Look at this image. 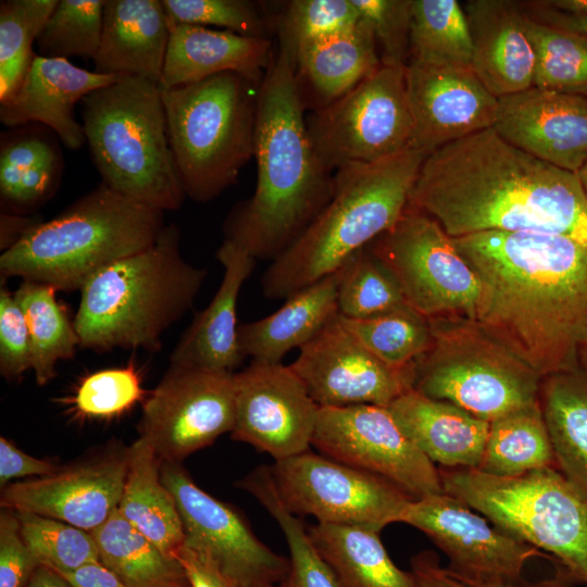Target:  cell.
Returning <instances> with one entry per match:
<instances>
[{"instance_id":"obj_38","label":"cell","mask_w":587,"mask_h":587,"mask_svg":"<svg viewBox=\"0 0 587 587\" xmlns=\"http://www.w3.org/2000/svg\"><path fill=\"white\" fill-rule=\"evenodd\" d=\"M524 28L535 55L533 87L587 98V39L525 12Z\"/></svg>"},{"instance_id":"obj_27","label":"cell","mask_w":587,"mask_h":587,"mask_svg":"<svg viewBox=\"0 0 587 587\" xmlns=\"http://www.w3.org/2000/svg\"><path fill=\"white\" fill-rule=\"evenodd\" d=\"M170 39L160 0H105L95 72L134 76L159 85Z\"/></svg>"},{"instance_id":"obj_35","label":"cell","mask_w":587,"mask_h":587,"mask_svg":"<svg viewBox=\"0 0 587 587\" xmlns=\"http://www.w3.org/2000/svg\"><path fill=\"white\" fill-rule=\"evenodd\" d=\"M545 467L555 461L539 401L490 423L478 471L511 477Z\"/></svg>"},{"instance_id":"obj_26","label":"cell","mask_w":587,"mask_h":587,"mask_svg":"<svg viewBox=\"0 0 587 587\" xmlns=\"http://www.w3.org/2000/svg\"><path fill=\"white\" fill-rule=\"evenodd\" d=\"M268 38L170 22L160 88L188 85L233 72L260 85L273 60Z\"/></svg>"},{"instance_id":"obj_34","label":"cell","mask_w":587,"mask_h":587,"mask_svg":"<svg viewBox=\"0 0 587 587\" xmlns=\"http://www.w3.org/2000/svg\"><path fill=\"white\" fill-rule=\"evenodd\" d=\"M90 533L100 561L126 587H189L178 560L166 555L117 510Z\"/></svg>"},{"instance_id":"obj_14","label":"cell","mask_w":587,"mask_h":587,"mask_svg":"<svg viewBox=\"0 0 587 587\" xmlns=\"http://www.w3.org/2000/svg\"><path fill=\"white\" fill-rule=\"evenodd\" d=\"M311 446L335 461L387 479L413 499L445 492L439 469L386 407L320 408Z\"/></svg>"},{"instance_id":"obj_61","label":"cell","mask_w":587,"mask_h":587,"mask_svg":"<svg viewBox=\"0 0 587 587\" xmlns=\"http://www.w3.org/2000/svg\"><path fill=\"white\" fill-rule=\"evenodd\" d=\"M577 175L579 177V180L582 183V186L587 195V162L583 165V167L577 172Z\"/></svg>"},{"instance_id":"obj_1","label":"cell","mask_w":587,"mask_h":587,"mask_svg":"<svg viewBox=\"0 0 587 587\" xmlns=\"http://www.w3.org/2000/svg\"><path fill=\"white\" fill-rule=\"evenodd\" d=\"M453 240L480 283L475 320L542 378L577 367L587 337V242L501 230Z\"/></svg>"},{"instance_id":"obj_53","label":"cell","mask_w":587,"mask_h":587,"mask_svg":"<svg viewBox=\"0 0 587 587\" xmlns=\"http://www.w3.org/2000/svg\"><path fill=\"white\" fill-rule=\"evenodd\" d=\"M410 564L417 587H471L448 567L441 566L439 558L432 550L414 554Z\"/></svg>"},{"instance_id":"obj_47","label":"cell","mask_w":587,"mask_h":587,"mask_svg":"<svg viewBox=\"0 0 587 587\" xmlns=\"http://www.w3.org/2000/svg\"><path fill=\"white\" fill-rule=\"evenodd\" d=\"M171 23L213 25L225 30L267 38L271 20L262 4L248 0H161Z\"/></svg>"},{"instance_id":"obj_45","label":"cell","mask_w":587,"mask_h":587,"mask_svg":"<svg viewBox=\"0 0 587 587\" xmlns=\"http://www.w3.org/2000/svg\"><path fill=\"white\" fill-rule=\"evenodd\" d=\"M16 514L22 537L39 565L64 573L100 561L90 532L30 512Z\"/></svg>"},{"instance_id":"obj_46","label":"cell","mask_w":587,"mask_h":587,"mask_svg":"<svg viewBox=\"0 0 587 587\" xmlns=\"http://www.w3.org/2000/svg\"><path fill=\"white\" fill-rule=\"evenodd\" d=\"M145 398L136 365L100 370L80 379L67 399L79 419H112L124 414Z\"/></svg>"},{"instance_id":"obj_20","label":"cell","mask_w":587,"mask_h":587,"mask_svg":"<svg viewBox=\"0 0 587 587\" xmlns=\"http://www.w3.org/2000/svg\"><path fill=\"white\" fill-rule=\"evenodd\" d=\"M127 452L128 447H118L52 475L9 484L2 488L1 507L92 532L117 510L127 473Z\"/></svg>"},{"instance_id":"obj_21","label":"cell","mask_w":587,"mask_h":587,"mask_svg":"<svg viewBox=\"0 0 587 587\" xmlns=\"http://www.w3.org/2000/svg\"><path fill=\"white\" fill-rule=\"evenodd\" d=\"M405 86L415 149L429 154L447 143L494 127L499 100L472 66L409 61Z\"/></svg>"},{"instance_id":"obj_16","label":"cell","mask_w":587,"mask_h":587,"mask_svg":"<svg viewBox=\"0 0 587 587\" xmlns=\"http://www.w3.org/2000/svg\"><path fill=\"white\" fill-rule=\"evenodd\" d=\"M161 479L175 498L185 541L202 551L232 587H265L286 580L290 560L264 545L229 504L202 490L180 463H161Z\"/></svg>"},{"instance_id":"obj_40","label":"cell","mask_w":587,"mask_h":587,"mask_svg":"<svg viewBox=\"0 0 587 587\" xmlns=\"http://www.w3.org/2000/svg\"><path fill=\"white\" fill-rule=\"evenodd\" d=\"M339 317L364 347L394 367L414 365L432 344L429 321L407 303L367 319Z\"/></svg>"},{"instance_id":"obj_56","label":"cell","mask_w":587,"mask_h":587,"mask_svg":"<svg viewBox=\"0 0 587 587\" xmlns=\"http://www.w3.org/2000/svg\"><path fill=\"white\" fill-rule=\"evenodd\" d=\"M0 222V243L3 251L15 245L32 227L39 223L33 217L9 212L1 213Z\"/></svg>"},{"instance_id":"obj_52","label":"cell","mask_w":587,"mask_h":587,"mask_svg":"<svg viewBox=\"0 0 587 587\" xmlns=\"http://www.w3.org/2000/svg\"><path fill=\"white\" fill-rule=\"evenodd\" d=\"M189 587H232L215 564L199 549L184 541L175 553Z\"/></svg>"},{"instance_id":"obj_49","label":"cell","mask_w":587,"mask_h":587,"mask_svg":"<svg viewBox=\"0 0 587 587\" xmlns=\"http://www.w3.org/2000/svg\"><path fill=\"white\" fill-rule=\"evenodd\" d=\"M32 348L23 310L7 287L0 290V373L8 380L20 379L32 370Z\"/></svg>"},{"instance_id":"obj_12","label":"cell","mask_w":587,"mask_h":587,"mask_svg":"<svg viewBox=\"0 0 587 587\" xmlns=\"http://www.w3.org/2000/svg\"><path fill=\"white\" fill-rule=\"evenodd\" d=\"M369 247L392 272L408 305L427 320L475 319L480 283L454 240L429 215L410 207Z\"/></svg>"},{"instance_id":"obj_39","label":"cell","mask_w":587,"mask_h":587,"mask_svg":"<svg viewBox=\"0 0 587 587\" xmlns=\"http://www.w3.org/2000/svg\"><path fill=\"white\" fill-rule=\"evenodd\" d=\"M237 486L254 497L278 524L289 550L290 576L298 587H341L316 551L303 522L280 500L270 466L257 467Z\"/></svg>"},{"instance_id":"obj_37","label":"cell","mask_w":587,"mask_h":587,"mask_svg":"<svg viewBox=\"0 0 587 587\" xmlns=\"http://www.w3.org/2000/svg\"><path fill=\"white\" fill-rule=\"evenodd\" d=\"M472 53L469 23L457 0H412L409 61L471 66Z\"/></svg>"},{"instance_id":"obj_22","label":"cell","mask_w":587,"mask_h":587,"mask_svg":"<svg viewBox=\"0 0 587 587\" xmlns=\"http://www.w3.org/2000/svg\"><path fill=\"white\" fill-rule=\"evenodd\" d=\"M495 130L507 141L560 168L587 162V98L530 87L498 98Z\"/></svg>"},{"instance_id":"obj_43","label":"cell","mask_w":587,"mask_h":587,"mask_svg":"<svg viewBox=\"0 0 587 587\" xmlns=\"http://www.w3.org/2000/svg\"><path fill=\"white\" fill-rule=\"evenodd\" d=\"M270 20L278 48L295 63L304 48L351 30L361 16L351 0H292Z\"/></svg>"},{"instance_id":"obj_19","label":"cell","mask_w":587,"mask_h":587,"mask_svg":"<svg viewBox=\"0 0 587 587\" xmlns=\"http://www.w3.org/2000/svg\"><path fill=\"white\" fill-rule=\"evenodd\" d=\"M487 521L458 498L442 492L413 499L401 523L424 533L448 557L449 570L471 578L519 584L529 560L554 561Z\"/></svg>"},{"instance_id":"obj_41","label":"cell","mask_w":587,"mask_h":587,"mask_svg":"<svg viewBox=\"0 0 587 587\" xmlns=\"http://www.w3.org/2000/svg\"><path fill=\"white\" fill-rule=\"evenodd\" d=\"M337 274V305L342 317L367 319L407 303L395 275L369 246L354 252Z\"/></svg>"},{"instance_id":"obj_25","label":"cell","mask_w":587,"mask_h":587,"mask_svg":"<svg viewBox=\"0 0 587 587\" xmlns=\"http://www.w3.org/2000/svg\"><path fill=\"white\" fill-rule=\"evenodd\" d=\"M224 267L221 285L193 320L170 357V366L234 372L245 360L238 345L237 300L255 259L225 239L216 252Z\"/></svg>"},{"instance_id":"obj_24","label":"cell","mask_w":587,"mask_h":587,"mask_svg":"<svg viewBox=\"0 0 587 587\" xmlns=\"http://www.w3.org/2000/svg\"><path fill=\"white\" fill-rule=\"evenodd\" d=\"M472 38L471 66L497 98L533 87L535 55L520 1L469 0L462 5Z\"/></svg>"},{"instance_id":"obj_55","label":"cell","mask_w":587,"mask_h":587,"mask_svg":"<svg viewBox=\"0 0 587 587\" xmlns=\"http://www.w3.org/2000/svg\"><path fill=\"white\" fill-rule=\"evenodd\" d=\"M72 587H126L101 561L59 573Z\"/></svg>"},{"instance_id":"obj_58","label":"cell","mask_w":587,"mask_h":587,"mask_svg":"<svg viewBox=\"0 0 587 587\" xmlns=\"http://www.w3.org/2000/svg\"><path fill=\"white\" fill-rule=\"evenodd\" d=\"M549 8L574 16H587V0H542Z\"/></svg>"},{"instance_id":"obj_62","label":"cell","mask_w":587,"mask_h":587,"mask_svg":"<svg viewBox=\"0 0 587 587\" xmlns=\"http://www.w3.org/2000/svg\"><path fill=\"white\" fill-rule=\"evenodd\" d=\"M265 587H298V586L295 583V580L291 578V576H289L286 580H284V582H282L279 584L265 586Z\"/></svg>"},{"instance_id":"obj_6","label":"cell","mask_w":587,"mask_h":587,"mask_svg":"<svg viewBox=\"0 0 587 587\" xmlns=\"http://www.w3.org/2000/svg\"><path fill=\"white\" fill-rule=\"evenodd\" d=\"M163 214L101 183L3 251L1 279L22 277L57 290H80L100 268L151 246L165 226Z\"/></svg>"},{"instance_id":"obj_18","label":"cell","mask_w":587,"mask_h":587,"mask_svg":"<svg viewBox=\"0 0 587 587\" xmlns=\"http://www.w3.org/2000/svg\"><path fill=\"white\" fill-rule=\"evenodd\" d=\"M320 407L289 365L251 361L235 373L230 436L280 461L310 450Z\"/></svg>"},{"instance_id":"obj_8","label":"cell","mask_w":587,"mask_h":587,"mask_svg":"<svg viewBox=\"0 0 587 587\" xmlns=\"http://www.w3.org/2000/svg\"><path fill=\"white\" fill-rule=\"evenodd\" d=\"M259 86L227 72L160 88L167 136L186 197L208 202L254 157Z\"/></svg>"},{"instance_id":"obj_50","label":"cell","mask_w":587,"mask_h":587,"mask_svg":"<svg viewBox=\"0 0 587 587\" xmlns=\"http://www.w3.org/2000/svg\"><path fill=\"white\" fill-rule=\"evenodd\" d=\"M38 561L25 544L15 511L0 513V587H24Z\"/></svg>"},{"instance_id":"obj_11","label":"cell","mask_w":587,"mask_h":587,"mask_svg":"<svg viewBox=\"0 0 587 587\" xmlns=\"http://www.w3.org/2000/svg\"><path fill=\"white\" fill-rule=\"evenodd\" d=\"M305 121L313 147L330 172L413 148L405 65L380 64L349 92L312 111Z\"/></svg>"},{"instance_id":"obj_32","label":"cell","mask_w":587,"mask_h":587,"mask_svg":"<svg viewBox=\"0 0 587 587\" xmlns=\"http://www.w3.org/2000/svg\"><path fill=\"white\" fill-rule=\"evenodd\" d=\"M308 533L341 587H417L411 571L394 563L377 529L316 523Z\"/></svg>"},{"instance_id":"obj_23","label":"cell","mask_w":587,"mask_h":587,"mask_svg":"<svg viewBox=\"0 0 587 587\" xmlns=\"http://www.w3.org/2000/svg\"><path fill=\"white\" fill-rule=\"evenodd\" d=\"M120 77L86 71L67 59L36 54L20 87L0 102V121L9 127L41 123L68 149H79L86 137L83 124L74 116L75 105Z\"/></svg>"},{"instance_id":"obj_57","label":"cell","mask_w":587,"mask_h":587,"mask_svg":"<svg viewBox=\"0 0 587 587\" xmlns=\"http://www.w3.org/2000/svg\"><path fill=\"white\" fill-rule=\"evenodd\" d=\"M24 587H72L59 573L39 565Z\"/></svg>"},{"instance_id":"obj_10","label":"cell","mask_w":587,"mask_h":587,"mask_svg":"<svg viewBox=\"0 0 587 587\" xmlns=\"http://www.w3.org/2000/svg\"><path fill=\"white\" fill-rule=\"evenodd\" d=\"M428 321L432 344L415 362V391L488 423L539 401L542 377L477 320Z\"/></svg>"},{"instance_id":"obj_33","label":"cell","mask_w":587,"mask_h":587,"mask_svg":"<svg viewBox=\"0 0 587 587\" xmlns=\"http://www.w3.org/2000/svg\"><path fill=\"white\" fill-rule=\"evenodd\" d=\"M539 403L557 470L587 498V374L577 366L544 377Z\"/></svg>"},{"instance_id":"obj_51","label":"cell","mask_w":587,"mask_h":587,"mask_svg":"<svg viewBox=\"0 0 587 587\" xmlns=\"http://www.w3.org/2000/svg\"><path fill=\"white\" fill-rule=\"evenodd\" d=\"M60 470L50 461L26 454L5 437H0V485L13 479L52 475Z\"/></svg>"},{"instance_id":"obj_13","label":"cell","mask_w":587,"mask_h":587,"mask_svg":"<svg viewBox=\"0 0 587 587\" xmlns=\"http://www.w3.org/2000/svg\"><path fill=\"white\" fill-rule=\"evenodd\" d=\"M278 496L298 516L382 530L413 500L392 483L310 450L270 466Z\"/></svg>"},{"instance_id":"obj_48","label":"cell","mask_w":587,"mask_h":587,"mask_svg":"<svg viewBox=\"0 0 587 587\" xmlns=\"http://www.w3.org/2000/svg\"><path fill=\"white\" fill-rule=\"evenodd\" d=\"M372 27L380 63L407 65L410 59L412 0H351Z\"/></svg>"},{"instance_id":"obj_29","label":"cell","mask_w":587,"mask_h":587,"mask_svg":"<svg viewBox=\"0 0 587 587\" xmlns=\"http://www.w3.org/2000/svg\"><path fill=\"white\" fill-rule=\"evenodd\" d=\"M371 25L361 17L349 32L317 41L298 53L295 74L304 109H322L380 66Z\"/></svg>"},{"instance_id":"obj_15","label":"cell","mask_w":587,"mask_h":587,"mask_svg":"<svg viewBox=\"0 0 587 587\" xmlns=\"http://www.w3.org/2000/svg\"><path fill=\"white\" fill-rule=\"evenodd\" d=\"M234 423L235 372L170 366L145 400L138 430L161 461L180 463Z\"/></svg>"},{"instance_id":"obj_36","label":"cell","mask_w":587,"mask_h":587,"mask_svg":"<svg viewBox=\"0 0 587 587\" xmlns=\"http://www.w3.org/2000/svg\"><path fill=\"white\" fill-rule=\"evenodd\" d=\"M50 285L22 280L14 292L28 327L32 348V370L40 386L57 375V364L72 359L79 338L68 310L57 298Z\"/></svg>"},{"instance_id":"obj_5","label":"cell","mask_w":587,"mask_h":587,"mask_svg":"<svg viewBox=\"0 0 587 587\" xmlns=\"http://www.w3.org/2000/svg\"><path fill=\"white\" fill-rule=\"evenodd\" d=\"M427 152L410 148L391 158L334 173L328 203L262 276L270 299H286L337 272L399 220Z\"/></svg>"},{"instance_id":"obj_30","label":"cell","mask_w":587,"mask_h":587,"mask_svg":"<svg viewBox=\"0 0 587 587\" xmlns=\"http://www.w3.org/2000/svg\"><path fill=\"white\" fill-rule=\"evenodd\" d=\"M337 272L286 298L274 313L238 326L243 357L261 363H282L292 349H300L338 314Z\"/></svg>"},{"instance_id":"obj_44","label":"cell","mask_w":587,"mask_h":587,"mask_svg":"<svg viewBox=\"0 0 587 587\" xmlns=\"http://www.w3.org/2000/svg\"><path fill=\"white\" fill-rule=\"evenodd\" d=\"M103 0H59L36 40L39 55L96 57L101 41Z\"/></svg>"},{"instance_id":"obj_3","label":"cell","mask_w":587,"mask_h":587,"mask_svg":"<svg viewBox=\"0 0 587 587\" xmlns=\"http://www.w3.org/2000/svg\"><path fill=\"white\" fill-rule=\"evenodd\" d=\"M290 55L278 48L259 86L257 185L224 224L227 240L255 260L274 261L328 203L334 173L311 141Z\"/></svg>"},{"instance_id":"obj_59","label":"cell","mask_w":587,"mask_h":587,"mask_svg":"<svg viewBox=\"0 0 587 587\" xmlns=\"http://www.w3.org/2000/svg\"><path fill=\"white\" fill-rule=\"evenodd\" d=\"M451 571V570H450ZM457 577L470 585L471 587H522L519 584H513L509 582L498 580V579H477L463 576L451 571Z\"/></svg>"},{"instance_id":"obj_2","label":"cell","mask_w":587,"mask_h":587,"mask_svg":"<svg viewBox=\"0 0 587 587\" xmlns=\"http://www.w3.org/2000/svg\"><path fill=\"white\" fill-rule=\"evenodd\" d=\"M408 204L452 238L537 232L587 242V195L577 173L515 147L494 127L430 152Z\"/></svg>"},{"instance_id":"obj_4","label":"cell","mask_w":587,"mask_h":587,"mask_svg":"<svg viewBox=\"0 0 587 587\" xmlns=\"http://www.w3.org/2000/svg\"><path fill=\"white\" fill-rule=\"evenodd\" d=\"M179 242L178 227L164 226L151 246L86 280L73 319L80 347L160 349L164 332L192 307L207 277L183 258Z\"/></svg>"},{"instance_id":"obj_7","label":"cell","mask_w":587,"mask_h":587,"mask_svg":"<svg viewBox=\"0 0 587 587\" xmlns=\"http://www.w3.org/2000/svg\"><path fill=\"white\" fill-rule=\"evenodd\" d=\"M80 114L102 184L163 212L182 205L186 195L170 147L159 85L121 76L87 95Z\"/></svg>"},{"instance_id":"obj_42","label":"cell","mask_w":587,"mask_h":587,"mask_svg":"<svg viewBox=\"0 0 587 587\" xmlns=\"http://www.w3.org/2000/svg\"><path fill=\"white\" fill-rule=\"evenodd\" d=\"M59 0H8L0 4V102L20 87L36 42Z\"/></svg>"},{"instance_id":"obj_9","label":"cell","mask_w":587,"mask_h":587,"mask_svg":"<svg viewBox=\"0 0 587 587\" xmlns=\"http://www.w3.org/2000/svg\"><path fill=\"white\" fill-rule=\"evenodd\" d=\"M444 491L490 523L560 563L587 585V498L555 467L494 476L469 467H438Z\"/></svg>"},{"instance_id":"obj_31","label":"cell","mask_w":587,"mask_h":587,"mask_svg":"<svg viewBox=\"0 0 587 587\" xmlns=\"http://www.w3.org/2000/svg\"><path fill=\"white\" fill-rule=\"evenodd\" d=\"M127 453L117 511L166 555L175 558L185 533L175 498L161 479L162 461L141 437L128 447Z\"/></svg>"},{"instance_id":"obj_54","label":"cell","mask_w":587,"mask_h":587,"mask_svg":"<svg viewBox=\"0 0 587 587\" xmlns=\"http://www.w3.org/2000/svg\"><path fill=\"white\" fill-rule=\"evenodd\" d=\"M520 4L529 17L587 39V16H574L553 10L546 5L542 0L520 1Z\"/></svg>"},{"instance_id":"obj_17","label":"cell","mask_w":587,"mask_h":587,"mask_svg":"<svg viewBox=\"0 0 587 587\" xmlns=\"http://www.w3.org/2000/svg\"><path fill=\"white\" fill-rule=\"evenodd\" d=\"M320 408L373 404L389 407L413 389L415 364L394 367L374 355L339 315L299 349L289 365Z\"/></svg>"},{"instance_id":"obj_28","label":"cell","mask_w":587,"mask_h":587,"mask_svg":"<svg viewBox=\"0 0 587 587\" xmlns=\"http://www.w3.org/2000/svg\"><path fill=\"white\" fill-rule=\"evenodd\" d=\"M387 408L402 432L439 467H478L490 423L414 389Z\"/></svg>"},{"instance_id":"obj_60","label":"cell","mask_w":587,"mask_h":587,"mask_svg":"<svg viewBox=\"0 0 587 587\" xmlns=\"http://www.w3.org/2000/svg\"><path fill=\"white\" fill-rule=\"evenodd\" d=\"M577 365L585 374H587V337L585 338L584 342L579 348L577 355Z\"/></svg>"}]
</instances>
